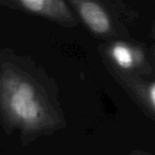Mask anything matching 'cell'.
<instances>
[{
    "mask_svg": "<svg viewBox=\"0 0 155 155\" xmlns=\"http://www.w3.org/2000/svg\"><path fill=\"white\" fill-rule=\"evenodd\" d=\"M80 16L88 27L97 34L107 33L111 28V21L105 11L93 1H73Z\"/></svg>",
    "mask_w": 155,
    "mask_h": 155,
    "instance_id": "3",
    "label": "cell"
},
{
    "mask_svg": "<svg viewBox=\"0 0 155 155\" xmlns=\"http://www.w3.org/2000/svg\"><path fill=\"white\" fill-rule=\"evenodd\" d=\"M148 95H149V99H150L152 105L155 109V83L150 85L149 91H148Z\"/></svg>",
    "mask_w": 155,
    "mask_h": 155,
    "instance_id": "5",
    "label": "cell"
},
{
    "mask_svg": "<svg viewBox=\"0 0 155 155\" xmlns=\"http://www.w3.org/2000/svg\"><path fill=\"white\" fill-rule=\"evenodd\" d=\"M0 107L7 119L23 130L41 131L53 123L41 88L14 68H7L0 74Z\"/></svg>",
    "mask_w": 155,
    "mask_h": 155,
    "instance_id": "1",
    "label": "cell"
},
{
    "mask_svg": "<svg viewBox=\"0 0 155 155\" xmlns=\"http://www.w3.org/2000/svg\"><path fill=\"white\" fill-rule=\"evenodd\" d=\"M114 61L123 69H131L136 64V56L133 49L124 43H116L110 51Z\"/></svg>",
    "mask_w": 155,
    "mask_h": 155,
    "instance_id": "4",
    "label": "cell"
},
{
    "mask_svg": "<svg viewBox=\"0 0 155 155\" xmlns=\"http://www.w3.org/2000/svg\"><path fill=\"white\" fill-rule=\"evenodd\" d=\"M0 4L27 13L56 21H71L72 14L64 2L60 0H17Z\"/></svg>",
    "mask_w": 155,
    "mask_h": 155,
    "instance_id": "2",
    "label": "cell"
}]
</instances>
